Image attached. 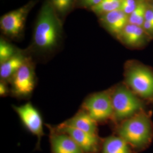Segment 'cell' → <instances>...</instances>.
<instances>
[{
    "label": "cell",
    "mask_w": 153,
    "mask_h": 153,
    "mask_svg": "<svg viewBox=\"0 0 153 153\" xmlns=\"http://www.w3.org/2000/svg\"><path fill=\"white\" fill-rule=\"evenodd\" d=\"M152 112L142 111L114 126V134L127 142L137 153L146 150L153 140Z\"/></svg>",
    "instance_id": "cell-1"
},
{
    "label": "cell",
    "mask_w": 153,
    "mask_h": 153,
    "mask_svg": "<svg viewBox=\"0 0 153 153\" xmlns=\"http://www.w3.org/2000/svg\"><path fill=\"white\" fill-rule=\"evenodd\" d=\"M60 23L54 7L48 2L44 5L39 16L33 35V44L38 51L50 52L55 49L61 37Z\"/></svg>",
    "instance_id": "cell-2"
},
{
    "label": "cell",
    "mask_w": 153,
    "mask_h": 153,
    "mask_svg": "<svg viewBox=\"0 0 153 153\" xmlns=\"http://www.w3.org/2000/svg\"><path fill=\"white\" fill-rule=\"evenodd\" d=\"M109 90L113 107L112 123L114 126L148 110L149 104L133 93L123 81L109 88Z\"/></svg>",
    "instance_id": "cell-3"
},
{
    "label": "cell",
    "mask_w": 153,
    "mask_h": 153,
    "mask_svg": "<svg viewBox=\"0 0 153 153\" xmlns=\"http://www.w3.org/2000/svg\"><path fill=\"white\" fill-rule=\"evenodd\" d=\"M124 83L149 104H153V70L136 62L126 64Z\"/></svg>",
    "instance_id": "cell-4"
},
{
    "label": "cell",
    "mask_w": 153,
    "mask_h": 153,
    "mask_svg": "<svg viewBox=\"0 0 153 153\" xmlns=\"http://www.w3.org/2000/svg\"><path fill=\"white\" fill-rule=\"evenodd\" d=\"M81 108L98 125L112 122L113 107L109 88L88 95L83 100Z\"/></svg>",
    "instance_id": "cell-5"
},
{
    "label": "cell",
    "mask_w": 153,
    "mask_h": 153,
    "mask_svg": "<svg viewBox=\"0 0 153 153\" xmlns=\"http://www.w3.org/2000/svg\"><path fill=\"white\" fill-rule=\"evenodd\" d=\"M10 94L18 99L29 98L36 84V78L31 62L27 59L13 77L10 82Z\"/></svg>",
    "instance_id": "cell-6"
},
{
    "label": "cell",
    "mask_w": 153,
    "mask_h": 153,
    "mask_svg": "<svg viewBox=\"0 0 153 153\" xmlns=\"http://www.w3.org/2000/svg\"><path fill=\"white\" fill-rule=\"evenodd\" d=\"M13 108L28 131L37 137L36 148H40L42 138L44 136V123L38 109L30 102L19 106L13 105Z\"/></svg>",
    "instance_id": "cell-7"
},
{
    "label": "cell",
    "mask_w": 153,
    "mask_h": 153,
    "mask_svg": "<svg viewBox=\"0 0 153 153\" xmlns=\"http://www.w3.org/2000/svg\"><path fill=\"white\" fill-rule=\"evenodd\" d=\"M55 129L68 134L76 142L83 153H99L102 142L99 134H93L61 124L53 126Z\"/></svg>",
    "instance_id": "cell-8"
},
{
    "label": "cell",
    "mask_w": 153,
    "mask_h": 153,
    "mask_svg": "<svg viewBox=\"0 0 153 153\" xmlns=\"http://www.w3.org/2000/svg\"><path fill=\"white\" fill-rule=\"evenodd\" d=\"M29 9V6H25L2 16L0 25L4 33L13 37L19 35L25 27Z\"/></svg>",
    "instance_id": "cell-9"
},
{
    "label": "cell",
    "mask_w": 153,
    "mask_h": 153,
    "mask_svg": "<svg viewBox=\"0 0 153 153\" xmlns=\"http://www.w3.org/2000/svg\"><path fill=\"white\" fill-rule=\"evenodd\" d=\"M49 130V142L52 153H83L81 149L68 134L46 125Z\"/></svg>",
    "instance_id": "cell-10"
},
{
    "label": "cell",
    "mask_w": 153,
    "mask_h": 153,
    "mask_svg": "<svg viewBox=\"0 0 153 153\" xmlns=\"http://www.w3.org/2000/svg\"><path fill=\"white\" fill-rule=\"evenodd\" d=\"M61 124L88 133L98 134V124L81 108L73 116Z\"/></svg>",
    "instance_id": "cell-11"
},
{
    "label": "cell",
    "mask_w": 153,
    "mask_h": 153,
    "mask_svg": "<svg viewBox=\"0 0 153 153\" xmlns=\"http://www.w3.org/2000/svg\"><path fill=\"white\" fill-rule=\"evenodd\" d=\"M102 22L112 33L119 37L129 23V16L120 9L106 13L102 17Z\"/></svg>",
    "instance_id": "cell-12"
},
{
    "label": "cell",
    "mask_w": 153,
    "mask_h": 153,
    "mask_svg": "<svg viewBox=\"0 0 153 153\" xmlns=\"http://www.w3.org/2000/svg\"><path fill=\"white\" fill-rule=\"evenodd\" d=\"M99 153H137L121 137L113 134L102 139Z\"/></svg>",
    "instance_id": "cell-13"
},
{
    "label": "cell",
    "mask_w": 153,
    "mask_h": 153,
    "mask_svg": "<svg viewBox=\"0 0 153 153\" xmlns=\"http://www.w3.org/2000/svg\"><path fill=\"white\" fill-rule=\"evenodd\" d=\"M118 38L126 45L131 48L140 47L145 42L142 28L131 23L126 26Z\"/></svg>",
    "instance_id": "cell-14"
},
{
    "label": "cell",
    "mask_w": 153,
    "mask_h": 153,
    "mask_svg": "<svg viewBox=\"0 0 153 153\" xmlns=\"http://www.w3.org/2000/svg\"><path fill=\"white\" fill-rule=\"evenodd\" d=\"M27 59V58H26L21 54H16L10 59L1 64V80L9 83L13 77L25 64Z\"/></svg>",
    "instance_id": "cell-15"
},
{
    "label": "cell",
    "mask_w": 153,
    "mask_h": 153,
    "mask_svg": "<svg viewBox=\"0 0 153 153\" xmlns=\"http://www.w3.org/2000/svg\"><path fill=\"white\" fill-rule=\"evenodd\" d=\"M147 9L146 4L143 1H140L137 4L134 10L129 16V23L142 27L145 21V13Z\"/></svg>",
    "instance_id": "cell-16"
},
{
    "label": "cell",
    "mask_w": 153,
    "mask_h": 153,
    "mask_svg": "<svg viewBox=\"0 0 153 153\" xmlns=\"http://www.w3.org/2000/svg\"><path fill=\"white\" fill-rule=\"evenodd\" d=\"M121 0H102L100 2L91 9L98 14H105L111 11L120 9Z\"/></svg>",
    "instance_id": "cell-17"
},
{
    "label": "cell",
    "mask_w": 153,
    "mask_h": 153,
    "mask_svg": "<svg viewBox=\"0 0 153 153\" xmlns=\"http://www.w3.org/2000/svg\"><path fill=\"white\" fill-rule=\"evenodd\" d=\"M16 55L15 49L11 44L1 40L0 42V62L1 64L10 59Z\"/></svg>",
    "instance_id": "cell-18"
},
{
    "label": "cell",
    "mask_w": 153,
    "mask_h": 153,
    "mask_svg": "<svg viewBox=\"0 0 153 153\" xmlns=\"http://www.w3.org/2000/svg\"><path fill=\"white\" fill-rule=\"evenodd\" d=\"M73 0H52V5L56 11L64 13L68 10L72 4Z\"/></svg>",
    "instance_id": "cell-19"
},
{
    "label": "cell",
    "mask_w": 153,
    "mask_h": 153,
    "mask_svg": "<svg viewBox=\"0 0 153 153\" xmlns=\"http://www.w3.org/2000/svg\"><path fill=\"white\" fill-rule=\"evenodd\" d=\"M137 4L135 0H121L120 9L129 16L136 9Z\"/></svg>",
    "instance_id": "cell-20"
},
{
    "label": "cell",
    "mask_w": 153,
    "mask_h": 153,
    "mask_svg": "<svg viewBox=\"0 0 153 153\" xmlns=\"http://www.w3.org/2000/svg\"><path fill=\"white\" fill-rule=\"evenodd\" d=\"M9 83L4 81L1 80L0 82V95L1 97H6L10 94V88L9 87Z\"/></svg>",
    "instance_id": "cell-21"
},
{
    "label": "cell",
    "mask_w": 153,
    "mask_h": 153,
    "mask_svg": "<svg viewBox=\"0 0 153 153\" xmlns=\"http://www.w3.org/2000/svg\"><path fill=\"white\" fill-rule=\"evenodd\" d=\"M81 4L86 7H90L91 8L93 6L98 5L102 0H79Z\"/></svg>",
    "instance_id": "cell-22"
},
{
    "label": "cell",
    "mask_w": 153,
    "mask_h": 153,
    "mask_svg": "<svg viewBox=\"0 0 153 153\" xmlns=\"http://www.w3.org/2000/svg\"><path fill=\"white\" fill-rule=\"evenodd\" d=\"M145 21L153 25V9H150L147 8L145 13Z\"/></svg>",
    "instance_id": "cell-23"
},
{
    "label": "cell",
    "mask_w": 153,
    "mask_h": 153,
    "mask_svg": "<svg viewBox=\"0 0 153 153\" xmlns=\"http://www.w3.org/2000/svg\"><path fill=\"white\" fill-rule=\"evenodd\" d=\"M143 27L145 28V30H146L149 32L153 33V25L151 23L145 21L143 23Z\"/></svg>",
    "instance_id": "cell-24"
},
{
    "label": "cell",
    "mask_w": 153,
    "mask_h": 153,
    "mask_svg": "<svg viewBox=\"0 0 153 153\" xmlns=\"http://www.w3.org/2000/svg\"></svg>",
    "instance_id": "cell-25"
}]
</instances>
